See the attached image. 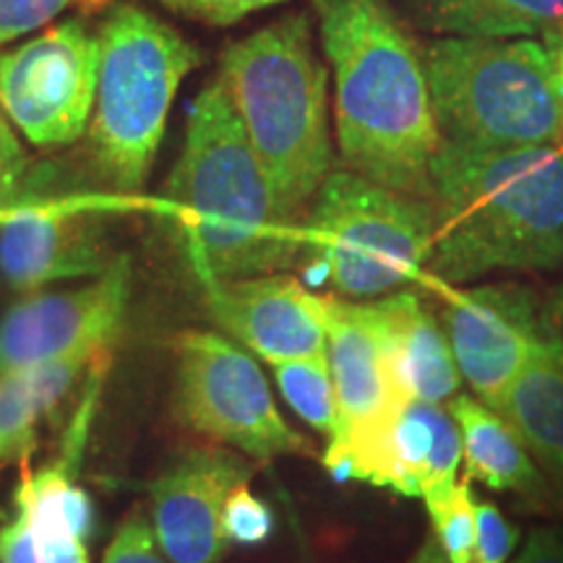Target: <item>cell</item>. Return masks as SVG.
<instances>
[{
	"instance_id": "cell-26",
	"label": "cell",
	"mask_w": 563,
	"mask_h": 563,
	"mask_svg": "<svg viewBox=\"0 0 563 563\" xmlns=\"http://www.w3.org/2000/svg\"><path fill=\"white\" fill-rule=\"evenodd\" d=\"M222 532L230 545L253 548L262 545L272 538L274 532V514L269 504L262 501L249 488V483L238 485L224 501L222 511Z\"/></svg>"
},
{
	"instance_id": "cell-32",
	"label": "cell",
	"mask_w": 563,
	"mask_h": 563,
	"mask_svg": "<svg viewBox=\"0 0 563 563\" xmlns=\"http://www.w3.org/2000/svg\"><path fill=\"white\" fill-rule=\"evenodd\" d=\"M60 504H63V514H66L70 532H74L79 540H84V543H89V538L95 534V527H97L95 501H91L89 493L70 481L66 488H63Z\"/></svg>"
},
{
	"instance_id": "cell-12",
	"label": "cell",
	"mask_w": 563,
	"mask_h": 563,
	"mask_svg": "<svg viewBox=\"0 0 563 563\" xmlns=\"http://www.w3.org/2000/svg\"><path fill=\"white\" fill-rule=\"evenodd\" d=\"M439 319L462 382L498 412L534 347L543 342L538 292L517 282H490L467 290L439 285Z\"/></svg>"
},
{
	"instance_id": "cell-24",
	"label": "cell",
	"mask_w": 563,
	"mask_h": 563,
	"mask_svg": "<svg viewBox=\"0 0 563 563\" xmlns=\"http://www.w3.org/2000/svg\"><path fill=\"white\" fill-rule=\"evenodd\" d=\"M433 534L449 563H475V496L467 483H456L443 496L428 498Z\"/></svg>"
},
{
	"instance_id": "cell-6",
	"label": "cell",
	"mask_w": 563,
	"mask_h": 563,
	"mask_svg": "<svg viewBox=\"0 0 563 563\" xmlns=\"http://www.w3.org/2000/svg\"><path fill=\"white\" fill-rule=\"evenodd\" d=\"M441 141L563 150V104L543 42L435 37L422 45Z\"/></svg>"
},
{
	"instance_id": "cell-16",
	"label": "cell",
	"mask_w": 563,
	"mask_h": 563,
	"mask_svg": "<svg viewBox=\"0 0 563 563\" xmlns=\"http://www.w3.org/2000/svg\"><path fill=\"white\" fill-rule=\"evenodd\" d=\"M460 464L462 433L449 405L410 399L373 454L363 483L428 501L454 488Z\"/></svg>"
},
{
	"instance_id": "cell-25",
	"label": "cell",
	"mask_w": 563,
	"mask_h": 563,
	"mask_svg": "<svg viewBox=\"0 0 563 563\" xmlns=\"http://www.w3.org/2000/svg\"><path fill=\"white\" fill-rule=\"evenodd\" d=\"M108 5L110 0H0V51H5L11 42L45 30L66 11L91 16Z\"/></svg>"
},
{
	"instance_id": "cell-23",
	"label": "cell",
	"mask_w": 563,
	"mask_h": 563,
	"mask_svg": "<svg viewBox=\"0 0 563 563\" xmlns=\"http://www.w3.org/2000/svg\"><path fill=\"white\" fill-rule=\"evenodd\" d=\"M274 382L302 422L332 439L336 431V391L327 352L274 363Z\"/></svg>"
},
{
	"instance_id": "cell-35",
	"label": "cell",
	"mask_w": 563,
	"mask_h": 563,
	"mask_svg": "<svg viewBox=\"0 0 563 563\" xmlns=\"http://www.w3.org/2000/svg\"><path fill=\"white\" fill-rule=\"evenodd\" d=\"M543 47L548 53V60H551L555 91H559V100L563 104V26H555V30L543 34Z\"/></svg>"
},
{
	"instance_id": "cell-27",
	"label": "cell",
	"mask_w": 563,
	"mask_h": 563,
	"mask_svg": "<svg viewBox=\"0 0 563 563\" xmlns=\"http://www.w3.org/2000/svg\"><path fill=\"white\" fill-rule=\"evenodd\" d=\"M519 534V527L496 504L475 498V563H509Z\"/></svg>"
},
{
	"instance_id": "cell-18",
	"label": "cell",
	"mask_w": 563,
	"mask_h": 563,
	"mask_svg": "<svg viewBox=\"0 0 563 563\" xmlns=\"http://www.w3.org/2000/svg\"><path fill=\"white\" fill-rule=\"evenodd\" d=\"M446 405L460 426L470 477L490 490L514 493L527 504L553 501L551 485L501 415L470 394H454Z\"/></svg>"
},
{
	"instance_id": "cell-10",
	"label": "cell",
	"mask_w": 563,
	"mask_h": 563,
	"mask_svg": "<svg viewBox=\"0 0 563 563\" xmlns=\"http://www.w3.org/2000/svg\"><path fill=\"white\" fill-rule=\"evenodd\" d=\"M100 74V32L74 16L0 51V110L40 150L87 133Z\"/></svg>"
},
{
	"instance_id": "cell-9",
	"label": "cell",
	"mask_w": 563,
	"mask_h": 563,
	"mask_svg": "<svg viewBox=\"0 0 563 563\" xmlns=\"http://www.w3.org/2000/svg\"><path fill=\"white\" fill-rule=\"evenodd\" d=\"M175 415L186 428L253 460L311 454V441L287 426L258 363L217 332H186L175 342Z\"/></svg>"
},
{
	"instance_id": "cell-15",
	"label": "cell",
	"mask_w": 563,
	"mask_h": 563,
	"mask_svg": "<svg viewBox=\"0 0 563 563\" xmlns=\"http://www.w3.org/2000/svg\"><path fill=\"white\" fill-rule=\"evenodd\" d=\"M203 300L220 327L266 363L327 352V298L290 274L203 279Z\"/></svg>"
},
{
	"instance_id": "cell-34",
	"label": "cell",
	"mask_w": 563,
	"mask_h": 563,
	"mask_svg": "<svg viewBox=\"0 0 563 563\" xmlns=\"http://www.w3.org/2000/svg\"><path fill=\"white\" fill-rule=\"evenodd\" d=\"M540 329H543V342L563 355V282L540 300Z\"/></svg>"
},
{
	"instance_id": "cell-29",
	"label": "cell",
	"mask_w": 563,
	"mask_h": 563,
	"mask_svg": "<svg viewBox=\"0 0 563 563\" xmlns=\"http://www.w3.org/2000/svg\"><path fill=\"white\" fill-rule=\"evenodd\" d=\"M102 563H170L159 553L152 525L141 511H131L110 540Z\"/></svg>"
},
{
	"instance_id": "cell-28",
	"label": "cell",
	"mask_w": 563,
	"mask_h": 563,
	"mask_svg": "<svg viewBox=\"0 0 563 563\" xmlns=\"http://www.w3.org/2000/svg\"><path fill=\"white\" fill-rule=\"evenodd\" d=\"M175 16L199 21L207 26H232L245 16L262 13L287 0H159Z\"/></svg>"
},
{
	"instance_id": "cell-20",
	"label": "cell",
	"mask_w": 563,
	"mask_h": 563,
	"mask_svg": "<svg viewBox=\"0 0 563 563\" xmlns=\"http://www.w3.org/2000/svg\"><path fill=\"white\" fill-rule=\"evenodd\" d=\"M108 350H79L32 368L0 373V470L26 462L37 441L40 422L74 389L84 368Z\"/></svg>"
},
{
	"instance_id": "cell-8",
	"label": "cell",
	"mask_w": 563,
	"mask_h": 563,
	"mask_svg": "<svg viewBox=\"0 0 563 563\" xmlns=\"http://www.w3.org/2000/svg\"><path fill=\"white\" fill-rule=\"evenodd\" d=\"M125 196L79 191L53 162L26 167L16 199L0 220V277L16 292L60 279L100 277L110 256V220Z\"/></svg>"
},
{
	"instance_id": "cell-14",
	"label": "cell",
	"mask_w": 563,
	"mask_h": 563,
	"mask_svg": "<svg viewBox=\"0 0 563 563\" xmlns=\"http://www.w3.org/2000/svg\"><path fill=\"white\" fill-rule=\"evenodd\" d=\"M251 475L245 456L211 446L178 456L152 483V530L170 563H220L228 555L224 501Z\"/></svg>"
},
{
	"instance_id": "cell-19",
	"label": "cell",
	"mask_w": 563,
	"mask_h": 563,
	"mask_svg": "<svg viewBox=\"0 0 563 563\" xmlns=\"http://www.w3.org/2000/svg\"><path fill=\"white\" fill-rule=\"evenodd\" d=\"M498 415L543 470L551 490L563 485V355L540 342L511 384Z\"/></svg>"
},
{
	"instance_id": "cell-31",
	"label": "cell",
	"mask_w": 563,
	"mask_h": 563,
	"mask_svg": "<svg viewBox=\"0 0 563 563\" xmlns=\"http://www.w3.org/2000/svg\"><path fill=\"white\" fill-rule=\"evenodd\" d=\"M0 563H45L30 519L19 506L11 522L0 527Z\"/></svg>"
},
{
	"instance_id": "cell-5",
	"label": "cell",
	"mask_w": 563,
	"mask_h": 563,
	"mask_svg": "<svg viewBox=\"0 0 563 563\" xmlns=\"http://www.w3.org/2000/svg\"><path fill=\"white\" fill-rule=\"evenodd\" d=\"M199 63V47L152 11L136 3L108 11L87 154L97 178L115 194L144 188L180 84Z\"/></svg>"
},
{
	"instance_id": "cell-33",
	"label": "cell",
	"mask_w": 563,
	"mask_h": 563,
	"mask_svg": "<svg viewBox=\"0 0 563 563\" xmlns=\"http://www.w3.org/2000/svg\"><path fill=\"white\" fill-rule=\"evenodd\" d=\"M509 563H563V527H534Z\"/></svg>"
},
{
	"instance_id": "cell-36",
	"label": "cell",
	"mask_w": 563,
	"mask_h": 563,
	"mask_svg": "<svg viewBox=\"0 0 563 563\" xmlns=\"http://www.w3.org/2000/svg\"><path fill=\"white\" fill-rule=\"evenodd\" d=\"M407 563H449V561L446 555H443L435 534H431V538H426V543L418 548V553H415Z\"/></svg>"
},
{
	"instance_id": "cell-37",
	"label": "cell",
	"mask_w": 563,
	"mask_h": 563,
	"mask_svg": "<svg viewBox=\"0 0 563 563\" xmlns=\"http://www.w3.org/2000/svg\"><path fill=\"white\" fill-rule=\"evenodd\" d=\"M553 504L559 506L561 519H563V485H561V488H555V490H553Z\"/></svg>"
},
{
	"instance_id": "cell-7",
	"label": "cell",
	"mask_w": 563,
	"mask_h": 563,
	"mask_svg": "<svg viewBox=\"0 0 563 563\" xmlns=\"http://www.w3.org/2000/svg\"><path fill=\"white\" fill-rule=\"evenodd\" d=\"M433 238L428 199L332 170L302 220V274L347 300L382 298L428 272Z\"/></svg>"
},
{
	"instance_id": "cell-3",
	"label": "cell",
	"mask_w": 563,
	"mask_h": 563,
	"mask_svg": "<svg viewBox=\"0 0 563 563\" xmlns=\"http://www.w3.org/2000/svg\"><path fill=\"white\" fill-rule=\"evenodd\" d=\"M439 285L563 262V150H473L441 141L431 165Z\"/></svg>"
},
{
	"instance_id": "cell-1",
	"label": "cell",
	"mask_w": 563,
	"mask_h": 563,
	"mask_svg": "<svg viewBox=\"0 0 563 563\" xmlns=\"http://www.w3.org/2000/svg\"><path fill=\"white\" fill-rule=\"evenodd\" d=\"M334 76V136L350 173L431 199L441 146L422 47L389 0H313Z\"/></svg>"
},
{
	"instance_id": "cell-2",
	"label": "cell",
	"mask_w": 563,
	"mask_h": 563,
	"mask_svg": "<svg viewBox=\"0 0 563 563\" xmlns=\"http://www.w3.org/2000/svg\"><path fill=\"white\" fill-rule=\"evenodd\" d=\"M162 214L201 282L285 272L300 258L302 224L282 211L217 79L188 108Z\"/></svg>"
},
{
	"instance_id": "cell-30",
	"label": "cell",
	"mask_w": 563,
	"mask_h": 563,
	"mask_svg": "<svg viewBox=\"0 0 563 563\" xmlns=\"http://www.w3.org/2000/svg\"><path fill=\"white\" fill-rule=\"evenodd\" d=\"M26 167H30V159H26L24 146H21L11 121L0 110V220L16 199Z\"/></svg>"
},
{
	"instance_id": "cell-11",
	"label": "cell",
	"mask_w": 563,
	"mask_h": 563,
	"mask_svg": "<svg viewBox=\"0 0 563 563\" xmlns=\"http://www.w3.org/2000/svg\"><path fill=\"white\" fill-rule=\"evenodd\" d=\"M327 357L336 391V431L323 467L336 483L363 481L394 418L410 402L391 371L376 302L327 298Z\"/></svg>"
},
{
	"instance_id": "cell-17",
	"label": "cell",
	"mask_w": 563,
	"mask_h": 563,
	"mask_svg": "<svg viewBox=\"0 0 563 563\" xmlns=\"http://www.w3.org/2000/svg\"><path fill=\"white\" fill-rule=\"evenodd\" d=\"M376 306L389 344L391 371L405 397L446 405L460 391L462 373L439 316L412 290L382 295Z\"/></svg>"
},
{
	"instance_id": "cell-13",
	"label": "cell",
	"mask_w": 563,
	"mask_h": 563,
	"mask_svg": "<svg viewBox=\"0 0 563 563\" xmlns=\"http://www.w3.org/2000/svg\"><path fill=\"white\" fill-rule=\"evenodd\" d=\"M131 274L123 256L91 285L34 292L0 321V373L32 368L79 350H108L129 306Z\"/></svg>"
},
{
	"instance_id": "cell-21",
	"label": "cell",
	"mask_w": 563,
	"mask_h": 563,
	"mask_svg": "<svg viewBox=\"0 0 563 563\" xmlns=\"http://www.w3.org/2000/svg\"><path fill=\"white\" fill-rule=\"evenodd\" d=\"M407 9L443 37H543L563 26V0H407Z\"/></svg>"
},
{
	"instance_id": "cell-4",
	"label": "cell",
	"mask_w": 563,
	"mask_h": 563,
	"mask_svg": "<svg viewBox=\"0 0 563 563\" xmlns=\"http://www.w3.org/2000/svg\"><path fill=\"white\" fill-rule=\"evenodd\" d=\"M217 81L262 162L279 207L302 224L332 175L329 66L316 53L306 13H290L232 42Z\"/></svg>"
},
{
	"instance_id": "cell-22",
	"label": "cell",
	"mask_w": 563,
	"mask_h": 563,
	"mask_svg": "<svg viewBox=\"0 0 563 563\" xmlns=\"http://www.w3.org/2000/svg\"><path fill=\"white\" fill-rule=\"evenodd\" d=\"M84 439H87V428L70 426L60 460L34 475L24 473L16 490V506L24 509L30 519L45 563H91L87 543L70 532L60 504L63 488L74 481V467L81 460Z\"/></svg>"
}]
</instances>
